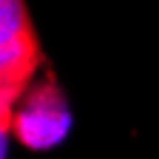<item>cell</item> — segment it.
Instances as JSON below:
<instances>
[{
  "mask_svg": "<svg viewBox=\"0 0 159 159\" xmlns=\"http://www.w3.org/2000/svg\"><path fill=\"white\" fill-rule=\"evenodd\" d=\"M68 128L71 111L54 74L34 80L11 116V136L29 151H48L68 136Z\"/></svg>",
  "mask_w": 159,
  "mask_h": 159,
  "instance_id": "cell-2",
  "label": "cell"
},
{
  "mask_svg": "<svg viewBox=\"0 0 159 159\" xmlns=\"http://www.w3.org/2000/svg\"><path fill=\"white\" fill-rule=\"evenodd\" d=\"M43 66L26 0H0V134L3 145L11 136V116Z\"/></svg>",
  "mask_w": 159,
  "mask_h": 159,
  "instance_id": "cell-1",
  "label": "cell"
}]
</instances>
